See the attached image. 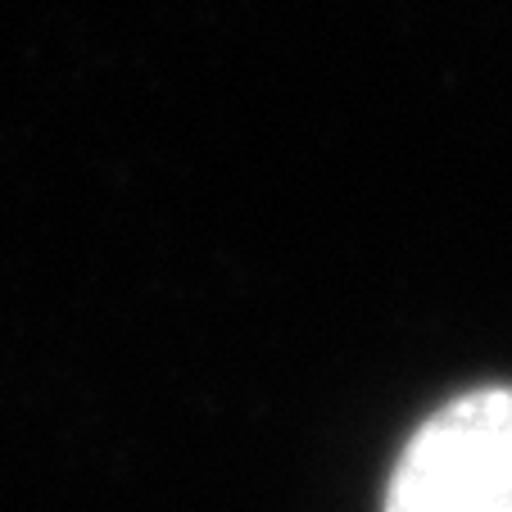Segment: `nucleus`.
I'll list each match as a JSON object with an SVG mask.
<instances>
[{"label": "nucleus", "mask_w": 512, "mask_h": 512, "mask_svg": "<svg viewBox=\"0 0 512 512\" xmlns=\"http://www.w3.org/2000/svg\"><path fill=\"white\" fill-rule=\"evenodd\" d=\"M386 512H512V390L449 399L413 431Z\"/></svg>", "instance_id": "nucleus-1"}]
</instances>
